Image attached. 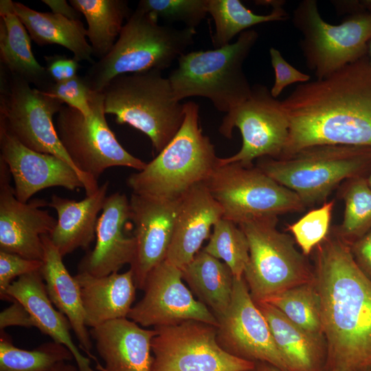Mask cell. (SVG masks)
Here are the masks:
<instances>
[{
	"label": "cell",
	"mask_w": 371,
	"mask_h": 371,
	"mask_svg": "<svg viewBox=\"0 0 371 371\" xmlns=\"http://www.w3.org/2000/svg\"><path fill=\"white\" fill-rule=\"evenodd\" d=\"M289 135L282 157L321 145L371 148V65L368 56L283 100Z\"/></svg>",
	"instance_id": "1"
},
{
	"label": "cell",
	"mask_w": 371,
	"mask_h": 371,
	"mask_svg": "<svg viewBox=\"0 0 371 371\" xmlns=\"http://www.w3.org/2000/svg\"><path fill=\"white\" fill-rule=\"evenodd\" d=\"M315 249L326 370L371 371V280L356 263L350 245L335 232Z\"/></svg>",
	"instance_id": "2"
},
{
	"label": "cell",
	"mask_w": 371,
	"mask_h": 371,
	"mask_svg": "<svg viewBox=\"0 0 371 371\" xmlns=\"http://www.w3.org/2000/svg\"><path fill=\"white\" fill-rule=\"evenodd\" d=\"M196 33L195 29L159 25L154 15L135 9L109 53L91 64L82 77L91 91L102 92L118 76L162 71L185 54Z\"/></svg>",
	"instance_id": "3"
},
{
	"label": "cell",
	"mask_w": 371,
	"mask_h": 371,
	"mask_svg": "<svg viewBox=\"0 0 371 371\" xmlns=\"http://www.w3.org/2000/svg\"><path fill=\"white\" fill-rule=\"evenodd\" d=\"M183 104V122L175 137L144 169L128 177L133 193L180 199L203 183L218 165L214 146L199 126V105L192 101Z\"/></svg>",
	"instance_id": "4"
},
{
	"label": "cell",
	"mask_w": 371,
	"mask_h": 371,
	"mask_svg": "<svg viewBox=\"0 0 371 371\" xmlns=\"http://www.w3.org/2000/svg\"><path fill=\"white\" fill-rule=\"evenodd\" d=\"M258 38V33L249 29L233 43L181 55L168 77L175 98H206L226 114L238 108L251 93L243 63Z\"/></svg>",
	"instance_id": "5"
},
{
	"label": "cell",
	"mask_w": 371,
	"mask_h": 371,
	"mask_svg": "<svg viewBox=\"0 0 371 371\" xmlns=\"http://www.w3.org/2000/svg\"><path fill=\"white\" fill-rule=\"evenodd\" d=\"M106 114L115 116L147 135L160 153L172 140L184 119V104L174 95L170 82L153 69L114 78L102 91Z\"/></svg>",
	"instance_id": "6"
},
{
	"label": "cell",
	"mask_w": 371,
	"mask_h": 371,
	"mask_svg": "<svg viewBox=\"0 0 371 371\" xmlns=\"http://www.w3.org/2000/svg\"><path fill=\"white\" fill-rule=\"evenodd\" d=\"M258 159L256 167L307 205L324 201L342 181L359 177L371 164V148L321 145L280 158Z\"/></svg>",
	"instance_id": "7"
},
{
	"label": "cell",
	"mask_w": 371,
	"mask_h": 371,
	"mask_svg": "<svg viewBox=\"0 0 371 371\" xmlns=\"http://www.w3.org/2000/svg\"><path fill=\"white\" fill-rule=\"evenodd\" d=\"M292 22L302 34L300 47L317 80L367 56L371 41V1L333 25L321 16L315 0H303L293 10Z\"/></svg>",
	"instance_id": "8"
},
{
	"label": "cell",
	"mask_w": 371,
	"mask_h": 371,
	"mask_svg": "<svg viewBox=\"0 0 371 371\" xmlns=\"http://www.w3.org/2000/svg\"><path fill=\"white\" fill-rule=\"evenodd\" d=\"M0 126L34 151L49 154L67 163L79 175L86 196L99 188L98 181L75 166L58 136L53 116L64 105L60 100L32 88L24 79L1 67Z\"/></svg>",
	"instance_id": "9"
},
{
	"label": "cell",
	"mask_w": 371,
	"mask_h": 371,
	"mask_svg": "<svg viewBox=\"0 0 371 371\" xmlns=\"http://www.w3.org/2000/svg\"><path fill=\"white\" fill-rule=\"evenodd\" d=\"M278 217L256 219L238 226L249 247L244 278L255 302L289 288L312 282L314 271L293 238L276 227Z\"/></svg>",
	"instance_id": "10"
},
{
	"label": "cell",
	"mask_w": 371,
	"mask_h": 371,
	"mask_svg": "<svg viewBox=\"0 0 371 371\" xmlns=\"http://www.w3.org/2000/svg\"><path fill=\"white\" fill-rule=\"evenodd\" d=\"M203 183L221 205L223 218L238 225L301 212L306 206L295 192L252 166L218 164Z\"/></svg>",
	"instance_id": "11"
},
{
	"label": "cell",
	"mask_w": 371,
	"mask_h": 371,
	"mask_svg": "<svg viewBox=\"0 0 371 371\" xmlns=\"http://www.w3.org/2000/svg\"><path fill=\"white\" fill-rule=\"evenodd\" d=\"M89 105V117L63 105L55 122L59 139L77 169L95 181L111 167L144 169L146 163L125 150L109 128L102 92L91 91Z\"/></svg>",
	"instance_id": "12"
},
{
	"label": "cell",
	"mask_w": 371,
	"mask_h": 371,
	"mask_svg": "<svg viewBox=\"0 0 371 371\" xmlns=\"http://www.w3.org/2000/svg\"><path fill=\"white\" fill-rule=\"evenodd\" d=\"M238 128L243 144L235 155L219 158L218 164L237 163L252 166L254 159L282 156L289 135V121L282 102L273 97L263 85H254L249 97L238 108L225 114L220 133L231 138Z\"/></svg>",
	"instance_id": "13"
},
{
	"label": "cell",
	"mask_w": 371,
	"mask_h": 371,
	"mask_svg": "<svg viewBox=\"0 0 371 371\" xmlns=\"http://www.w3.org/2000/svg\"><path fill=\"white\" fill-rule=\"evenodd\" d=\"M152 371H250L255 363L223 350L216 326L197 320L155 328Z\"/></svg>",
	"instance_id": "14"
},
{
	"label": "cell",
	"mask_w": 371,
	"mask_h": 371,
	"mask_svg": "<svg viewBox=\"0 0 371 371\" xmlns=\"http://www.w3.org/2000/svg\"><path fill=\"white\" fill-rule=\"evenodd\" d=\"M218 323L216 341L223 350L244 360L265 361L290 371L244 276L234 277L231 303Z\"/></svg>",
	"instance_id": "15"
},
{
	"label": "cell",
	"mask_w": 371,
	"mask_h": 371,
	"mask_svg": "<svg viewBox=\"0 0 371 371\" xmlns=\"http://www.w3.org/2000/svg\"><path fill=\"white\" fill-rule=\"evenodd\" d=\"M181 269L164 260L148 273L143 297L133 306L127 318L144 327L167 326L188 320L215 326L218 319L196 300L183 282Z\"/></svg>",
	"instance_id": "16"
},
{
	"label": "cell",
	"mask_w": 371,
	"mask_h": 371,
	"mask_svg": "<svg viewBox=\"0 0 371 371\" xmlns=\"http://www.w3.org/2000/svg\"><path fill=\"white\" fill-rule=\"evenodd\" d=\"M10 173L0 158V250L23 258L42 261V236L49 235L57 219L41 207L48 205L42 199L19 201L10 184Z\"/></svg>",
	"instance_id": "17"
},
{
	"label": "cell",
	"mask_w": 371,
	"mask_h": 371,
	"mask_svg": "<svg viewBox=\"0 0 371 371\" xmlns=\"http://www.w3.org/2000/svg\"><path fill=\"white\" fill-rule=\"evenodd\" d=\"M180 201L134 193L129 199L135 240L130 269L137 289L143 291L150 271L166 258Z\"/></svg>",
	"instance_id": "18"
},
{
	"label": "cell",
	"mask_w": 371,
	"mask_h": 371,
	"mask_svg": "<svg viewBox=\"0 0 371 371\" xmlns=\"http://www.w3.org/2000/svg\"><path fill=\"white\" fill-rule=\"evenodd\" d=\"M0 158L7 165L14 183L16 199L27 203L38 192L50 187L70 191L84 188L76 172L54 155L28 148L0 126Z\"/></svg>",
	"instance_id": "19"
},
{
	"label": "cell",
	"mask_w": 371,
	"mask_h": 371,
	"mask_svg": "<svg viewBox=\"0 0 371 371\" xmlns=\"http://www.w3.org/2000/svg\"><path fill=\"white\" fill-rule=\"evenodd\" d=\"M129 219L130 204L126 194L115 192L107 196L97 223L95 245L80 262L78 272L104 276L132 263L135 240L124 234Z\"/></svg>",
	"instance_id": "20"
},
{
	"label": "cell",
	"mask_w": 371,
	"mask_h": 371,
	"mask_svg": "<svg viewBox=\"0 0 371 371\" xmlns=\"http://www.w3.org/2000/svg\"><path fill=\"white\" fill-rule=\"evenodd\" d=\"M223 217V211L209 190L201 183L181 197L172 240L166 260L182 269L200 251L210 229Z\"/></svg>",
	"instance_id": "21"
},
{
	"label": "cell",
	"mask_w": 371,
	"mask_h": 371,
	"mask_svg": "<svg viewBox=\"0 0 371 371\" xmlns=\"http://www.w3.org/2000/svg\"><path fill=\"white\" fill-rule=\"evenodd\" d=\"M104 362L100 371H152L151 341L157 331L144 329L127 318L111 320L89 330Z\"/></svg>",
	"instance_id": "22"
},
{
	"label": "cell",
	"mask_w": 371,
	"mask_h": 371,
	"mask_svg": "<svg viewBox=\"0 0 371 371\" xmlns=\"http://www.w3.org/2000/svg\"><path fill=\"white\" fill-rule=\"evenodd\" d=\"M5 300L21 303L31 315L34 327L70 350L79 371H95L89 358L82 355L74 344L69 320L54 307L40 271L25 274L13 281L6 292Z\"/></svg>",
	"instance_id": "23"
},
{
	"label": "cell",
	"mask_w": 371,
	"mask_h": 371,
	"mask_svg": "<svg viewBox=\"0 0 371 371\" xmlns=\"http://www.w3.org/2000/svg\"><path fill=\"white\" fill-rule=\"evenodd\" d=\"M74 277L79 286L87 327L127 318L136 289L131 269L104 276L78 272Z\"/></svg>",
	"instance_id": "24"
},
{
	"label": "cell",
	"mask_w": 371,
	"mask_h": 371,
	"mask_svg": "<svg viewBox=\"0 0 371 371\" xmlns=\"http://www.w3.org/2000/svg\"><path fill=\"white\" fill-rule=\"evenodd\" d=\"M109 186V181H105L95 193L80 201L51 196L48 206L56 210L58 218L48 236L62 256L78 248L87 249L93 241L98 214L107 197Z\"/></svg>",
	"instance_id": "25"
},
{
	"label": "cell",
	"mask_w": 371,
	"mask_h": 371,
	"mask_svg": "<svg viewBox=\"0 0 371 371\" xmlns=\"http://www.w3.org/2000/svg\"><path fill=\"white\" fill-rule=\"evenodd\" d=\"M44 255L40 269L47 295L52 304L69 322L79 341L80 347L89 357L96 360L91 354V337L85 324V312L79 286L63 263L62 255L48 235L41 237Z\"/></svg>",
	"instance_id": "26"
},
{
	"label": "cell",
	"mask_w": 371,
	"mask_h": 371,
	"mask_svg": "<svg viewBox=\"0 0 371 371\" xmlns=\"http://www.w3.org/2000/svg\"><path fill=\"white\" fill-rule=\"evenodd\" d=\"M255 303L265 317L290 371H326L328 354L324 335L306 330L267 302Z\"/></svg>",
	"instance_id": "27"
},
{
	"label": "cell",
	"mask_w": 371,
	"mask_h": 371,
	"mask_svg": "<svg viewBox=\"0 0 371 371\" xmlns=\"http://www.w3.org/2000/svg\"><path fill=\"white\" fill-rule=\"evenodd\" d=\"M31 40L25 27L14 11L13 1L1 0V67L44 92L55 82L48 75L45 67L35 58Z\"/></svg>",
	"instance_id": "28"
},
{
	"label": "cell",
	"mask_w": 371,
	"mask_h": 371,
	"mask_svg": "<svg viewBox=\"0 0 371 371\" xmlns=\"http://www.w3.org/2000/svg\"><path fill=\"white\" fill-rule=\"evenodd\" d=\"M14 11L37 45L57 44L72 52L78 61L94 63L93 50L87 41V29L81 20L70 19L53 12L32 10L19 2H13Z\"/></svg>",
	"instance_id": "29"
},
{
	"label": "cell",
	"mask_w": 371,
	"mask_h": 371,
	"mask_svg": "<svg viewBox=\"0 0 371 371\" xmlns=\"http://www.w3.org/2000/svg\"><path fill=\"white\" fill-rule=\"evenodd\" d=\"M182 278L198 300L217 319L227 311L232 297L234 276L220 260L200 250L182 269Z\"/></svg>",
	"instance_id": "30"
},
{
	"label": "cell",
	"mask_w": 371,
	"mask_h": 371,
	"mask_svg": "<svg viewBox=\"0 0 371 371\" xmlns=\"http://www.w3.org/2000/svg\"><path fill=\"white\" fill-rule=\"evenodd\" d=\"M69 3L84 15L88 27L87 36L93 56L103 58L111 50L124 26L131 15L125 0H70Z\"/></svg>",
	"instance_id": "31"
},
{
	"label": "cell",
	"mask_w": 371,
	"mask_h": 371,
	"mask_svg": "<svg viewBox=\"0 0 371 371\" xmlns=\"http://www.w3.org/2000/svg\"><path fill=\"white\" fill-rule=\"evenodd\" d=\"M281 1H258V4L272 6L271 12L265 15L257 14L248 9L239 0H208V14L214 22L215 32L212 36L214 49L230 43L237 34L252 26L271 21H284L287 13L282 8Z\"/></svg>",
	"instance_id": "32"
},
{
	"label": "cell",
	"mask_w": 371,
	"mask_h": 371,
	"mask_svg": "<svg viewBox=\"0 0 371 371\" xmlns=\"http://www.w3.org/2000/svg\"><path fill=\"white\" fill-rule=\"evenodd\" d=\"M73 359L66 346L54 341L33 350L17 348L10 336L1 330L0 371H54L61 363Z\"/></svg>",
	"instance_id": "33"
},
{
	"label": "cell",
	"mask_w": 371,
	"mask_h": 371,
	"mask_svg": "<svg viewBox=\"0 0 371 371\" xmlns=\"http://www.w3.org/2000/svg\"><path fill=\"white\" fill-rule=\"evenodd\" d=\"M312 333L324 335L320 296L314 280L280 292L265 301Z\"/></svg>",
	"instance_id": "34"
},
{
	"label": "cell",
	"mask_w": 371,
	"mask_h": 371,
	"mask_svg": "<svg viewBox=\"0 0 371 371\" xmlns=\"http://www.w3.org/2000/svg\"><path fill=\"white\" fill-rule=\"evenodd\" d=\"M341 196L345 204L344 218L335 232L351 245L371 229V188L363 177L350 179Z\"/></svg>",
	"instance_id": "35"
},
{
	"label": "cell",
	"mask_w": 371,
	"mask_h": 371,
	"mask_svg": "<svg viewBox=\"0 0 371 371\" xmlns=\"http://www.w3.org/2000/svg\"><path fill=\"white\" fill-rule=\"evenodd\" d=\"M203 251L229 267L235 278H241L249 262V247L242 229L234 222L221 218L213 227L207 245Z\"/></svg>",
	"instance_id": "36"
},
{
	"label": "cell",
	"mask_w": 371,
	"mask_h": 371,
	"mask_svg": "<svg viewBox=\"0 0 371 371\" xmlns=\"http://www.w3.org/2000/svg\"><path fill=\"white\" fill-rule=\"evenodd\" d=\"M207 8L208 0H141L136 9L196 30L208 14Z\"/></svg>",
	"instance_id": "37"
},
{
	"label": "cell",
	"mask_w": 371,
	"mask_h": 371,
	"mask_svg": "<svg viewBox=\"0 0 371 371\" xmlns=\"http://www.w3.org/2000/svg\"><path fill=\"white\" fill-rule=\"evenodd\" d=\"M333 200L324 203L322 206L308 212L293 224L287 225L302 253L307 256L330 234Z\"/></svg>",
	"instance_id": "38"
},
{
	"label": "cell",
	"mask_w": 371,
	"mask_h": 371,
	"mask_svg": "<svg viewBox=\"0 0 371 371\" xmlns=\"http://www.w3.org/2000/svg\"><path fill=\"white\" fill-rule=\"evenodd\" d=\"M91 91L83 77L78 75L69 80L55 82L43 93L89 117L92 113L89 105Z\"/></svg>",
	"instance_id": "39"
},
{
	"label": "cell",
	"mask_w": 371,
	"mask_h": 371,
	"mask_svg": "<svg viewBox=\"0 0 371 371\" xmlns=\"http://www.w3.org/2000/svg\"><path fill=\"white\" fill-rule=\"evenodd\" d=\"M43 262L30 260L17 254L0 250V297L5 300L6 292L15 278L40 271Z\"/></svg>",
	"instance_id": "40"
},
{
	"label": "cell",
	"mask_w": 371,
	"mask_h": 371,
	"mask_svg": "<svg viewBox=\"0 0 371 371\" xmlns=\"http://www.w3.org/2000/svg\"><path fill=\"white\" fill-rule=\"evenodd\" d=\"M269 54L275 72V81L270 91L275 98L289 85L295 82L304 83L310 80L309 75L300 71L290 65L277 49L271 47Z\"/></svg>",
	"instance_id": "41"
},
{
	"label": "cell",
	"mask_w": 371,
	"mask_h": 371,
	"mask_svg": "<svg viewBox=\"0 0 371 371\" xmlns=\"http://www.w3.org/2000/svg\"><path fill=\"white\" fill-rule=\"evenodd\" d=\"M44 58L46 71L54 82L67 81L78 76L80 65L74 58L55 54L45 56Z\"/></svg>",
	"instance_id": "42"
},
{
	"label": "cell",
	"mask_w": 371,
	"mask_h": 371,
	"mask_svg": "<svg viewBox=\"0 0 371 371\" xmlns=\"http://www.w3.org/2000/svg\"><path fill=\"white\" fill-rule=\"evenodd\" d=\"M12 302V304L0 314L1 330H4L6 327L12 326L34 327L32 318L27 309L16 300Z\"/></svg>",
	"instance_id": "43"
},
{
	"label": "cell",
	"mask_w": 371,
	"mask_h": 371,
	"mask_svg": "<svg viewBox=\"0 0 371 371\" xmlns=\"http://www.w3.org/2000/svg\"><path fill=\"white\" fill-rule=\"evenodd\" d=\"M350 247L356 263L371 280V229Z\"/></svg>",
	"instance_id": "44"
},
{
	"label": "cell",
	"mask_w": 371,
	"mask_h": 371,
	"mask_svg": "<svg viewBox=\"0 0 371 371\" xmlns=\"http://www.w3.org/2000/svg\"><path fill=\"white\" fill-rule=\"evenodd\" d=\"M42 2L49 6L54 14L70 19L80 20L81 14L65 0H42Z\"/></svg>",
	"instance_id": "45"
},
{
	"label": "cell",
	"mask_w": 371,
	"mask_h": 371,
	"mask_svg": "<svg viewBox=\"0 0 371 371\" xmlns=\"http://www.w3.org/2000/svg\"><path fill=\"white\" fill-rule=\"evenodd\" d=\"M254 368L250 371H283L280 368L265 361L254 362ZM326 371H337L335 370H329Z\"/></svg>",
	"instance_id": "46"
},
{
	"label": "cell",
	"mask_w": 371,
	"mask_h": 371,
	"mask_svg": "<svg viewBox=\"0 0 371 371\" xmlns=\"http://www.w3.org/2000/svg\"><path fill=\"white\" fill-rule=\"evenodd\" d=\"M54 371H79L78 367L65 362L59 365Z\"/></svg>",
	"instance_id": "47"
},
{
	"label": "cell",
	"mask_w": 371,
	"mask_h": 371,
	"mask_svg": "<svg viewBox=\"0 0 371 371\" xmlns=\"http://www.w3.org/2000/svg\"><path fill=\"white\" fill-rule=\"evenodd\" d=\"M367 56H368V57L370 63V65H371V41L369 42L368 45V53H367Z\"/></svg>",
	"instance_id": "48"
},
{
	"label": "cell",
	"mask_w": 371,
	"mask_h": 371,
	"mask_svg": "<svg viewBox=\"0 0 371 371\" xmlns=\"http://www.w3.org/2000/svg\"><path fill=\"white\" fill-rule=\"evenodd\" d=\"M367 181H368V183L369 186L371 188V172L370 173V175H369L368 178L367 179Z\"/></svg>",
	"instance_id": "49"
}]
</instances>
